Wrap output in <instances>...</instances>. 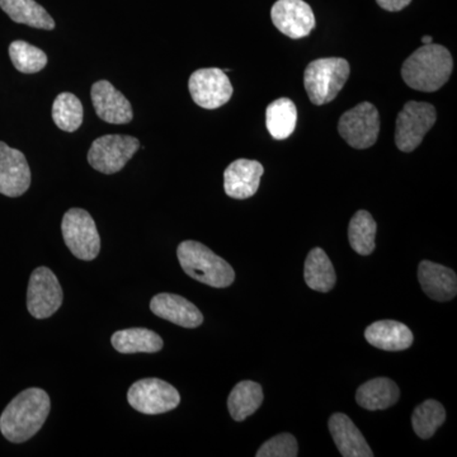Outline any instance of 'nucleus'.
<instances>
[{
    "mask_svg": "<svg viewBox=\"0 0 457 457\" xmlns=\"http://www.w3.org/2000/svg\"><path fill=\"white\" fill-rule=\"evenodd\" d=\"M51 409L50 396L38 387L18 394L0 416V432L13 444L32 438L46 422Z\"/></svg>",
    "mask_w": 457,
    "mask_h": 457,
    "instance_id": "f257e3e1",
    "label": "nucleus"
},
{
    "mask_svg": "<svg viewBox=\"0 0 457 457\" xmlns=\"http://www.w3.org/2000/svg\"><path fill=\"white\" fill-rule=\"evenodd\" d=\"M453 60L450 51L441 45H423L405 60L402 77L411 89L436 92L453 74Z\"/></svg>",
    "mask_w": 457,
    "mask_h": 457,
    "instance_id": "f03ea898",
    "label": "nucleus"
},
{
    "mask_svg": "<svg viewBox=\"0 0 457 457\" xmlns=\"http://www.w3.org/2000/svg\"><path fill=\"white\" fill-rule=\"evenodd\" d=\"M180 267L196 281L216 288L228 287L236 279V272L227 261L212 249L195 240L180 243L177 249Z\"/></svg>",
    "mask_w": 457,
    "mask_h": 457,
    "instance_id": "7ed1b4c3",
    "label": "nucleus"
},
{
    "mask_svg": "<svg viewBox=\"0 0 457 457\" xmlns=\"http://www.w3.org/2000/svg\"><path fill=\"white\" fill-rule=\"evenodd\" d=\"M351 68L342 57H324L312 62L303 73V86L315 106L329 104L339 95L350 77Z\"/></svg>",
    "mask_w": 457,
    "mask_h": 457,
    "instance_id": "20e7f679",
    "label": "nucleus"
},
{
    "mask_svg": "<svg viewBox=\"0 0 457 457\" xmlns=\"http://www.w3.org/2000/svg\"><path fill=\"white\" fill-rule=\"evenodd\" d=\"M62 231L66 246L78 260L93 261L97 258L101 251V237L88 212L69 210L62 218Z\"/></svg>",
    "mask_w": 457,
    "mask_h": 457,
    "instance_id": "39448f33",
    "label": "nucleus"
},
{
    "mask_svg": "<svg viewBox=\"0 0 457 457\" xmlns=\"http://www.w3.org/2000/svg\"><path fill=\"white\" fill-rule=\"evenodd\" d=\"M437 120L432 104L411 101L400 111L396 119L395 144L400 152L411 153L422 144L427 132Z\"/></svg>",
    "mask_w": 457,
    "mask_h": 457,
    "instance_id": "423d86ee",
    "label": "nucleus"
},
{
    "mask_svg": "<svg viewBox=\"0 0 457 457\" xmlns=\"http://www.w3.org/2000/svg\"><path fill=\"white\" fill-rule=\"evenodd\" d=\"M140 141L129 135H104L93 141L88 152V163L93 170L104 174H114L125 168Z\"/></svg>",
    "mask_w": 457,
    "mask_h": 457,
    "instance_id": "0eeeda50",
    "label": "nucleus"
},
{
    "mask_svg": "<svg viewBox=\"0 0 457 457\" xmlns=\"http://www.w3.org/2000/svg\"><path fill=\"white\" fill-rule=\"evenodd\" d=\"M129 404L147 416L163 414L179 407L180 395L176 387L161 378L137 381L128 393Z\"/></svg>",
    "mask_w": 457,
    "mask_h": 457,
    "instance_id": "6e6552de",
    "label": "nucleus"
},
{
    "mask_svg": "<svg viewBox=\"0 0 457 457\" xmlns=\"http://www.w3.org/2000/svg\"><path fill=\"white\" fill-rule=\"evenodd\" d=\"M339 135L354 149H369L375 145L380 132L378 108L362 102L342 114L338 122Z\"/></svg>",
    "mask_w": 457,
    "mask_h": 457,
    "instance_id": "1a4fd4ad",
    "label": "nucleus"
},
{
    "mask_svg": "<svg viewBox=\"0 0 457 457\" xmlns=\"http://www.w3.org/2000/svg\"><path fill=\"white\" fill-rule=\"evenodd\" d=\"M62 299V285L53 270L47 267L33 270L27 290V309L33 318H50L59 311Z\"/></svg>",
    "mask_w": 457,
    "mask_h": 457,
    "instance_id": "9d476101",
    "label": "nucleus"
},
{
    "mask_svg": "<svg viewBox=\"0 0 457 457\" xmlns=\"http://www.w3.org/2000/svg\"><path fill=\"white\" fill-rule=\"evenodd\" d=\"M188 89L195 104L206 110L224 106L233 96L227 73L219 68L198 69L189 78Z\"/></svg>",
    "mask_w": 457,
    "mask_h": 457,
    "instance_id": "9b49d317",
    "label": "nucleus"
},
{
    "mask_svg": "<svg viewBox=\"0 0 457 457\" xmlns=\"http://www.w3.org/2000/svg\"><path fill=\"white\" fill-rule=\"evenodd\" d=\"M270 18L276 29L293 40L306 37L315 27L314 12L303 0H278Z\"/></svg>",
    "mask_w": 457,
    "mask_h": 457,
    "instance_id": "f8f14e48",
    "label": "nucleus"
},
{
    "mask_svg": "<svg viewBox=\"0 0 457 457\" xmlns=\"http://www.w3.org/2000/svg\"><path fill=\"white\" fill-rule=\"evenodd\" d=\"M31 186V170L25 154L0 141V194L20 197Z\"/></svg>",
    "mask_w": 457,
    "mask_h": 457,
    "instance_id": "ddd939ff",
    "label": "nucleus"
},
{
    "mask_svg": "<svg viewBox=\"0 0 457 457\" xmlns=\"http://www.w3.org/2000/svg\"><path fill=\"white\" fill-rule=\"evenodd\" d=\"M90 97L96 112L104 122L112 125L131 122L134 112L130 102L107 80L93 84Z\"/></svg>",
    "mask_w": 457,
    "mask_h": 457,
    "instance_id": "4468645a",
    "label": "nucleus"
},
{
    "mask_svg": "<svg viewBox=\"0 0 457 457\" xmlns=\"http://www.w3.org/2000/svg\"><path fill=\"white\" fill-rule=\"evenodd\" d=\"M263 171V165L260 162L237 159L225 170V194L236 200H245L254 196L260 188Z\"/></svg>",
    "mask_w": 457,
    "mask_h": 457,
    "instance_id": "2eb2a0df",
    "label": "nucleus"
},
{
    "mask_svg": "<svg viewBox=\"0 0 457 457\" xmlns=\"http://www.w3.org/2000/svg\"><path fill=\"white\" fill-rule=\"evenodd\" d=\"M156 317L183 328H197L204 323L203 312L196 305L176 294H159L150 302Z\"/></svg>",
    "mask_w": 457,
    "mask_h": 457,
    "instance_id": "dca6fc26",
    "label": "nucleus"
},
{
    "mask_svg": "<svg viewBox=\"0 0 457 457\" xmlns=\"http://www.w3.org/2000/svg\"><path fill=\"white\" fill-rule=\"evenodd\" d=\"M418 279L427 296L436 302H450L457 294L456 273L449 267L433 262H420Z\"/></svg>",
    "mask_w": 457,
    "mask_h": 457,
    "instance_id": "f3484780",
    "label": "nucleus"
},
{
    "mask_svg": "<svg viewBox=\"0 0 457 457\" xmlns=\"http://www.w3.org/2000/svg\"><path fill=\"white\" fill-rule=\"evenodd\" d=\"M330 435L336 442L337 449L345 457H372L374 453L370 449L368 441L362 433L352 422L351 418L343 413H336L330 417Z\"/></svg>",
    "mask_w": 457,
    "mask_h": 457,
    "instance_id": "a211bd4d",
    "label": "nucleus"
},
{
    "mask_svg": "<svg viewBox=\"0 0 457 457\" xmlns=\"http://www.w3.org/2000/svg\"><path fill=\"white\" fill-rule=\"evenodd\" d=\"M365 338L374 347L392 352L407 350L414 341L411 330L395 320L375 321L366 328Z\"/></svg>",
    "mask_w": 457,
    "mask_h": 457,
    "instance_id": "6ab92c4d",
    "label": "nucleus"
},
{
    "mask_svg": "<svg viewBox=\"0 0 457 457\" xmlns=\"http://www.w3.org/2000/svg\"><path fill=\"white\" fill-rule=\"evenodd\" d=\"M400 398L398 385L387 378H372L361 385L356 393L360 407L368 411H384L396 404Z\"/></svg>",
    "mask_w": 457,
    "mask_h": 457,
    "instance_id": "aec40b11",
    "label": "nucleus"
},
{
    "mask_svg": "<svg viewBox=\"0 0 457 457\" xmlns=\"http://www.w3.org/2000/svg\"><path fill=\"white\" fill-rule=\"evenodd\" d=\"M114 350L123 354L155 353L163 348L162 337L145 328L119 330L111 338Z\"/></svg>",
    "mask_w": 457,
    "mask_h": 457,
    "instance_id": "412c9836",
    "label": "nucleus"
},
{
    "mask_svg": "<svg viewBox=\"0 0 457 457\" xmlns=\"http://www.w3.org/2000/svg\"><path fill=\"white\" fill-rule=\"evenodd\" d=\"M0 8L13 22L38 29H55V21L35 0H0Z\"/></svg>",
    "mask_w": 457,
    "mask_h": 457,
    "instance_id": "4be33fe9",
    "label": "nucleus"
},
{
    "mask_svg": "<svg viewBox=\"0 0 457 457\" xmlns=\"http://www.w3.org/2000/svg\"><path fill=\"white\" fill-rule=\"evenodd\" d=\"M303 278L312 290L319 293H329L335 287V267L323 249L314 248L308 254L303 267Z\"/></svg>",
    "mask_w": 457,
    "mask_h": 457,
    "instance_id": "5701e85b",
    "label": "nucleus"
},
{
    "mask_svg": "<svg viewBox=\"0 0 457 457\" xmlns=\"http://www.w3.org/2000/svg\"><path fill=\"white\" fill-rule=\"evenodd\" d=\"M262 403L263 392L261 385L254 381H240L228 395V408L234 420L243 422L260 409Z\"/></svg>",
    "mask_w": 457,
    "mask_h": 457,
    "instance_id": "b1692460",
    "label": "nucleus"
},
{
    "mask_svg": "<svg viewBox=\"0 0 457 457\" xmlns=\"http://www.w3.org/2000/svg\"><path fill=\"white\" fill-rule=\"evenodd\" d=\"M297 110L290 98H279L269 104L266 111V125L270 137L285 140L296 129Z\"/></svg>",
    "mask_w": 457,
    "mask_h": 457,
    "instance_id": "393cba45",
    "label": "nucleus"
},
{
    "mask_svg": "<svg viewBox=\"0 0 457 457\" xmlns=\"http://www.w3.org/2000/svg\"><path fill=\"white\" fill-rule=\"evenodd\" d=\"M378 225L371 213L360 210L354 213L348 227V239L356 253L370 255L375 251V237Z\"/></svg>",
    "mask_w": 457,
    "mask_h": 457,
    "instance_id": "a878e982",
    "label": "nucleus"
},
{
    "mask_svg": "<svg viewBox=\"0 0 457 457\" xmlns=\"http://www.w3.org/2000/svg\"><path fill=\"white\" fill-rule=\"evenodd\" d=\"M83 104L73 93H60L53 104V120L60 130L74 132L82 126Z\"/></svg>",
    "mask_w": 457,
    "mask_h": 457,
    "instance_id": "bb28decb",
    "label": "nucleus"
},
{
    "mask_svg": "<svg viewBox=\"0 0 457 457\" xmlns=\"http://www.w3.org/2000/svg\"><path fill=\"white\" fill-rule=\"evenodd\" d=\"M445 420H446V411L441 403L429 399L414 409L411 425L418 437L428 440L444 425Z\"/></svg>",
    "mask_w": 457,
    "mask_h": 457,
    "instance_id": "cd10ccee",
    "label": "nucleus"
},
{
    "mask_svg": "<svg viewBox=\"0 0 457 457\" xmlns=\"http://www.w3.org/2000/svg\"><path fill=\"white\" fill-rule=\"evenodd\" d=\"M9 57L14 68L23 74H35L47 65V56L38 47L26 41H13L9 46Z\"/></svg>",
    "mask_w": 457,
    "mask_h": 457,
    "instance_id": "c85d7f7f",
    "label": "nucleus"
},
{
    "mask_svg": "<svg viewBox=\"0 0 457 457\" xmlns=\"http://www.w3.org/2000/svg\"><path fill=\"white\" fill-rule=\"evenodd\" d=\"M299 455V445L290 433H281L264 442L263 446L255 453L257 457H296Z\"/></svg>",
    "mask_w": 457,
    "mask_h": 457,
    "instance_id": "c756f323",
    "label": "nucleus"
},
{
    "mask_svg": "<svg viewBox=\"0 0 457 457\" xmlns=\"http://www.w3.org/2000/svg\"><path fill=\"white\" fill-rule=\"evenodd\" d=\"M381 8L387 12H399L411 4V0H376Z\"/></svg>",
    "mask_w": 457,
    "mask_h": 457,
    "instance_id": "7c9ffc66",
    "label": "nucleus"
},
{
    "mask_svg": "<svg viewBox=\"0 0 457 457\" xmlns=\"http://www.w3.org/2000/svg\"><path fill=\"white\" fill-rule=\"evenodd\" d=\"M433 38L431 36H425V37H422V44L428 45L432 44Z\"/></svg>",
    "mask_w": 457,
    "mask_h": 457,
    "instance_id": "2f4dec72",
    "label": "nucleus"
}]
</instances>
